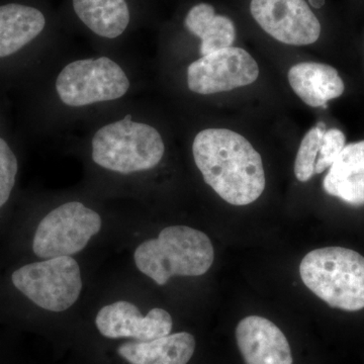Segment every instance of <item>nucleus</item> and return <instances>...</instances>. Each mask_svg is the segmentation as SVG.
Returning a JSON list of instances; mask_svg holds the SVG:
<instances>
[{"mask_svg":"<svg viewBox=\"0 0 364 364\" xmlns=\"http://www.w3.org/2000/svg\"><path fill=\"white\" fill-rule=\"evenodd\" d=\"M73 9L88 28L107 39L121 36L130 23L126 0H73Z\"/></svg>","mask_w":364,"mask_h":364,"instance_id":"f3484780","label":"nucleus"},{"mask_svg":"<svg viewBox=\"0 0 364 364\" xmlns=\"http://www.w3.org/2000/svg\"><path fill=\"white\" fill-rule=\"evenodd\" d=\"M136 267L159 286L172 277H200L213 265L210 238L193 228L170 226L156 239L143 242L134 254Z\"/></svg>","mask_w":364,"mask_h":364,"instance_id":"f03ea898","label":"nucleus"},{"mask_svg":"<svg viewBox=\"0 0 364 364\" xmlns=\"http://www.w3.org/2000/svg\"><path fill=\"white\" fill-rule=\"evenodd\" d=\"M305 286L332 308L347 312L364 309V257L342 247L316 249L299 265Z\"/></svg>","mask_w":364,"mask_h":364,"instance_id":"7ed1b4c3","label":"nucleus"},{"mask_svg":"<svg viewBox=\"0 0 364 364\" xmlns=\"http://www.w3.org/2000/svg\"><path fill=\"white\" fill-rule=\"evenodd\" d=\"M98 331L107 338H133L148 342L167 336L172 330L169 313L154 308L146 316L138 306L126 301H119L104 306L95 318Z\"/></svg>","mask_w":364,"mask_h":364,"instance_id":"9d476101","label":"nucleus"},{"mask_svg":"<svg viewBox=\"0 0 364 364\" xmlns=\"http://www.w3.org/2000/svg\"><path fill=\"white\" fill-rule=\"evenodd\" d=\"M184 26L189 32L200 38L202 56L232 47L236 39V28L232 20L217 16L210 4H200L191 7Z\"/></svg>","mask_w":364,"mask_h":364,"instance_id":"dca6fc26","label":"nucleus"},{"mask_svg":"<svg viewBox=\"0 0 364 364\" xmlns=\"http://www.w3.org/2000/svg\"><path fill=\"white\" fill-rule=\"evenodd\" d=\"M18 160L9 144L0 138V208L6 205L16 183Z\"/></svg>","mask_w":364,"mask_h":364,"instance_id":"6ab92c4d","label":"nucleus"},{"mask_svg":"<svg viewBox=\"0 0 364 364\" xmlns=\"http://www.w3.org/2000/svg\"><path fill=\"white\" fill-rule=\"evenodd\" d=\"M236 339L246 364H293L287 337L267 318H244L237 326Z\"/></svg>","mask_w":364,"mask_h":364,"instance_id":"9b49d317","label":"nucleus"},{"mask_svg":"<svg viewBox=\"0 0 364 364\" xmlns=\"http://www.w3.org/2000/svg\"><path fill=\"white\" fill-rule=\"evenodd\" d=\"M259 67L242 48L229 47L205 55L188 68L189 90L198 95H215L252 85Z\"/></svg>","mask_w":364,"mask_h":364,"instance_id":"6e6552de","label":"nucleus"},{"mask_svg":"<svg viewBox=\"0 0 364 364\" xmlns=\"http://www.w3.org/2000/svg\"><path fill=\"white\" fill-rule=\"evenodd\" d=\"M195 349V337L181 332L152 341L127 342L117 353L131 364H188Z\"/></svg>","mask_w":364,"mask_h":364,"instance_id":"4468645a","label":"nucleus"},{"mask_svg":"<svg viewBox=\"0 0 364 364\" xmlns=\"http://www.w3.org/2000/svg\"><path fill=\"white\" fill-rule=\"evenodd\" d=\"M254 20L273 39L291 46L317 42L321 23L306 0H251Z\"/></svg>","mask_w":364,"mask_h":364,"instance_id":"1a4fd4ad","label":"nucleus"},{"mask_svg":"<svg viewBox=\"0 0 364 364\" xmlns=\"http://www.w3.org/2000/svg\"><path fill=\"white\" fill-rule=\"evenodd\" d=\"M325 129L324 123H318L304 136L296 154V162H294V174L299 181H311L315 176L316 161H317L321 142L326 132Z\"/></svg>","mask_w":364,"mask_h":364,"instance_id":"a211bd4d","label":"nucleus"},{"mask_svg":"<svg viewBox=\"0 0 364 364\" xmlns=\"http://www.w3.org/2000/svg\"><path fill=\"white\" fill-rule=\"evenodd\" d=\"M289 82L294 93L312 107H327V102L341 97L345 90L343 80L334 67L316 62L291 67Z\"/></svg>","mask_w":364,"mask_h":364,"instance_id":"ddd939ff","label":"nucleus"},{"mask_svg":"<svg viewBox=\"0 0 364 364\" xmlns=\"http://www.w3.org/2000/svg\"><path fill=\"white\" fill-rule=\"evenodd\" d=\"M129 88L130 81L123 69L107 57L72 62L56 80L60 100L73 107L119 100Z\"/></svg>","mask_w":364,"mask_h":364,"instance_id":"423d86ee","label":"nucleus"},{"mask_svg":"<svg viewBox=\"0 0 364 364\" xmlns=\"http://www.w3.org/2000/svg\"><path fill=\"white\" fill-rule=\"evenodd\" d=\"M323 188L352 207L364 205V141L345 146L330 166Z\"/></svg>","mask_w":364,"mask_h":364,"instance_id":"f8f14e48","label":"nucleus"},{"mask_svg":"<svg viewBox=\"0 0 364 364\" xmlns=\"http://www.w3.org/2000/svg\"><path fill=\"white\" fill-rule=\"evenodd\" d=\"M310 6L315 7V9H321L325 4V0H309Z\"/></svg>","mask_w":364,"mask_h":364,"instance_id":"412c9836","label":"nucleus"},{"mask_svg":"<svg viewBox=\"0 0 364 364\" xmlns=\"http://www.w3.org/2000/svg\"><path fill=\"white\" fill-rule=\"evenodd\" d=\"M346 146V136L338 129L326 131L321 142L318 157L315 165V173H323L338 158Z\"/></svg>","mask_w":364,"mask_h":364,"instance_id":"aec40b11","label":"nucleus"},{"mask_svg":"<svg viewBox=\"0 0 364 364\" xmlns=\"http://www.w3.org/2000/svg\"><path fill=\"white\" fill-rule=\"evenodd\" d=\"M193 154L203 181L230 205H250L264 191L262 158L240 134L205 129L196 136Z\"/></svg>","mask_w":364,"mask_h":364,"instance_id":"f257e3e1","label":"nucleus"},{"mask_svg":"<svg viewBox=\"0 0 364 364\" xmlns=\"http://www.w3.org/2000/svg\"><path fill=\"white\" fill-rule=\"evenodd\" d=\"M11 279L26 298L51 312L68 310L82 289L80 267L72 256L25 265L13 273Z\"/></svg>","mask_w":364,"mask_h":364,"instance_id":"39448f33","label":"nucleus"},{"mask_svg":"<svg viewBox=\"0 0 364 364\" xmlns=\"http://www.w3.org/2000/svg\"><path fill=\"white\" fill-rule=\"evenodd\" d=\"M46 26L44 14L32 6H0V58L11 56L32 42Z\"/></svg>","mask_w":364,"mask_h":364,"instance_id":"2eb2a0df","label":"nucleus"},{"mask_svg":"<svg viewBox=\"0 0 364 364\" xmlns=\"http://www.w3.org/2000/svg\"><path fill=\"white\" fill-rule=\"evenodd\" d=\"M100 229L102 218L97 212L79 202L64 203L41 221L33 237V253L44 259L74 255Z\"/></svg>","mask_w":364,"mask_h":364,"instance_id":"0eeeda50","label":"nucleus"},{"mask_svg":"<svg viewBox=\"0 0 364 364\" xmlns=\"http://www.w3.org/2000/svg\"><path fill=\"white\" fill-rule=\"evenodd\" d=\"M159 132L147 124L124 119L102 127L92 139V159L98 166L121 174L156 167L164 156Z\"/></svg>","mask_w":364,"mask_h":364,"instance_id":"20e7f679","label":"nucleus"}]
</instances>
